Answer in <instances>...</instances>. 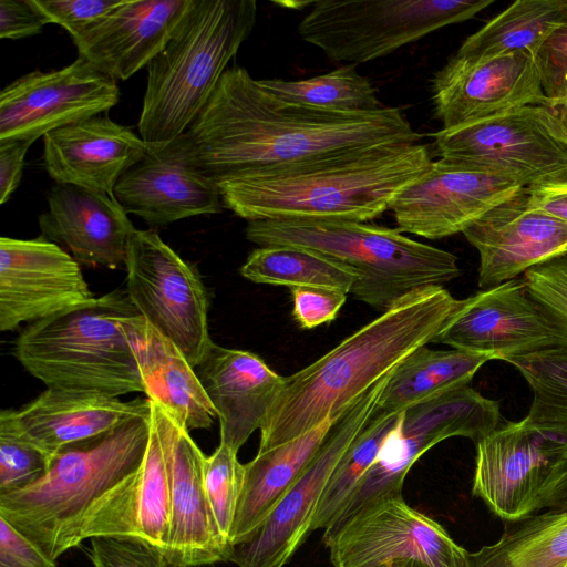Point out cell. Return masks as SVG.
Returning a JSON list of instances; mask_svg holds the SVG:
<instances>
[{"instance_id":"32","label":"cell","mask_w":567,"mask_h":567,"mask_svg":"<svg viewBox=\"0 0 567 567\" xmlns=\"http://www.w3.org/2000/svg\"><path fill=\"white\" fill-rule=\"evenodd\" d=\"M499 425V403L464 385L406 409L401 431L424 436L435 445L452 436L476 444Z\"/></svg>"},{"instance_id":"16","label":"cell","mask_w":567,"mask_h":567,"mask_svg":"<svg viewBox=\"0 0 567 567\" xmlns=\"http://www.w3.org/2000/svg\"><path fill=\"white\" fill-rule=\"evenodd\" d=\"M151 421L161 441L171 480V519L165 555L181 567L230 559L233 546L220 534L204 483L206 456L157 403L150 400Z\"/></svg>"},{"instance_id":"43","label":"cell","mask_w":567,"mask_h":567,"mask_svg":"<svg viewBox=\"0 0 567 567\" xmlns=\"http://www.w3.org/2000/svg\"><path fill=\"white\" fill-rule=\"evenodd\" d=\"M548 103L567 100V18L556 25L534 53Z\"/></svg>"},{"instance_id":"22","label":"cell","mask_w":567,"mask_h":567,"mask_svg":"<svg viewBox=\"0 0 567 567\" xmlns=\"http://www.w3.org/2000/svg\"><path fill=\"white\" fill-rule=\"evenodd\" d=\"M147 151L140 134L106 114L62 126L43 136V164L54 183L109 195H113L120 177Z\"/></svg>"},{"instance_id":"35","label":"cell","mask_w":567,"mask_h":567,"mask_svg":"<svg viewBox=\"0 0 567 567\" xmlns=\"http://www.w3.org/2000/svg\"><path fill=\"white\" fill-rule=\"evenodd\" d=\"M402 412L383 413L374 409L367 425L336 467L318 504L311 530L328 529L344 511L368 470L378 458L390 435L401 424Z\"/></svg>"},{"instance_id":"28","label":"cell","mask_w":567,"mask_h":567,"mask_svg":"<svg viewBox=\"0 0 567 567\" xmlns=\"http://www.w3.org/2000/svg\"><path fill=\"white\" fill-rule=\"evenodd\" d=\"M136 358L144 394L187 431L208 429L216 411L182 351L140 313L122 321Z\"/></svg>"},{"instance_id":"17","label":"cell","mask_w":567,"mask_h":567,"mask_svg":"<svg viewBox=\"0 0 567 567\" xmlns=\"http://www.w3.org/2000/svg\"><path fill=\"white\" fill-rule=\"evenodd\" d=\"M80 264L58 244L0 238V330L12 331L92 301Z\"/></svg>"},{"instance_id":"48","label":"cell","mask_w":567,"mask_h":567,"mask_svg":"<svg viewBox=\"0 0 567 567\" xmlns=\"http://www.w3.org/2000/svg\"><path fill=\"white\" fill-rule=\"evenodd\" d=\"M33 142L0 141V204H6L20 184L25 155Z\"/></svg>"},{"instance_id":"36","label":"cell","mask_w":567,"mask_h":567,"mask_svg":"<svg viewBox=\"0 0 567 567\" xmlns=\"http://www.w3.org/2000/svg\"><path fill=\"white\" fill-rule=\"evenodd\" d=\"M259 83L284 101L343 113H372L384 107L371 81L346 64L303 80L262 79Z\"/></svg>"},{"instance_id":"3","label":"cell","mask_w":567,"mask_h":567,"mask_svg":"<svg viewBox=\"0 0 567 567\" xmlns=\"http://www.w3.org/2000/svg\"><path fill=\"white\" fill-rule=\"evenodd\" d=\"M426 145H388L216 182L224 208L247 221L338 219L364 223L390 209L424 175Z\"/></svg>"},{"instance_id":"42","label":"cell","mask_w":567,"mask_h":567,"mask_svg":"<svg viewBox=\"0 0 567 567\" xmlns=\"http://www.w3.org/2000/svg\"><path fill=\"white\" fill-rule=\"evenodd\" d=\"M93 567H181L158 547L126 536H95L89 539Z\"/></svg>"},{"instance_id":"37","label":"cell","mask_w":567,"mask_h":567,"mask_svg":"<svg viewBox=\"0 0 567 567\" xmlns=\"http://www.w3.org/2000/svg\"><path fill=\"white\" fill-rule=\"evenodd\" d=\"M506 362L520 372L533 392L526 417L536 425L567 433V348L555 346Z\"/></svg>"},{"instance_id":"27","label":"cell","mask_w":567,"mask_h":567,"mask_svg":"<svg viewBox=\"0 0 567 567\" xmlns=\"http://www.w3.org/2000/svg\"><path fill=\"white\" fill-rule=\"evenodd\" d=\"M47 199L48 210L39 216L44 238L63 244L78 262L125 266L128 237L136 228L113 195L55 183Z\"/></svg>"},{"instance_id":"34","label":"cell","mask_w":567,"mask_h":567,"mask_svg":"<svg viewBox=\"0 0 567 567\" xmlns=\"http://www.w3.org/2000/svg\"><path fill=\"white\" fill-rule=\"evenodd\" d=\"M240 275L256 284L321 287L349 293L358 276L315 251L290 246L254 249L240 268Z\"/></svg>"},{"instance_id":"18","label":"cell","mask_w":567,"mask_h":567,"mask_svg":"<svg viewBox=\"0 0 567 567\" xmlns=\"http://www.w3.org/2000/svg\"><path fill=\"white\" fill-rule=\"evenodd\" d=\"M520 187L511 177L440 158L390 209L400 231L441 239L463 233Z\"/></svg>"},{"instance_id":"33","label":"cell","mask_w":567,"mask_h":567,"mask_svg":"<svg viewBox=\"0 0 567 567\" xmlns=\"http://www.w3.org/2000/svg\"><path fill=\"white\" fill-rule=\"evenodd\" d=\"M496 543L468 553L465 567H567V512L533 515Z\"/></svg>"},{"instance_id":"51","label":"cell","mask_w":567,"mask_h":567,"mask_svg":"<svg viewBox=\"0 0 567 567\" xmlns=\"http://www.w3.org/2000/svg\"><path fill=\"white\" fill-rule=\"evenodd\" d=\"M554 120L560 132L567 138V100L543 105Z\"/></svg>"},{"instance_id":"21","label":"cell","mask_w":567,"mask_h":567,"mask_svg":"<svg viewBox=\"0 0 567 567\" xmlns=\"http://www.w3.org/2000/svg\"><path fill=\"white\" fill-rule=\"evenodd\" d=\"M113 195L127 214L152 226L224 208L216 182L193 164L182 136L162 150H148L120 177Z\"/></svg>"},{"instance_id":"30","label":"cell","mask_w":567,"mask_h":567,"mask_svg":"<svg viewBox=\"0 0 567 567\" xmlns=\"http://www.w3.org/2000/svg\"><path fill=\"white\" fill-rule=\"evenodd\" d=\"M491 360L495 358L487 353L421 347L392 371L375 410L402 412L451 390L470 385L474 374Z\"/></svg>"},{"instance_id":"13","label":"cell","mask_w":567,"mask_h":567,"mask_svg":"<svg viewBox=\"0 0 567 567\" xmlns=\"http://www.w3.org/2000/svg\"><path fill=\"white\" fill-rule=\"evenodd\" d=\"M390 374L336 419L318 452L266 520L248 539L233 547L230 561L238 567H284L290 560L312 532V520L330 477L367 425Z\"/></svg>"},{"instance_id":"7","label":"cell","mask_w":567,"mask_h":567,"mask_svg":"<svg viewBox=\"0 0 567 567\" xmlns=\"http://www.w3.org/2000/svg\"><path fill=\"white\" fill-rule=\"evenodd\" d=\"M140 313L126 291L30 323L16 338L12 354L47 388L111 396L142 392L136 358L122 321Z\"/></svg>"},{"instance_id":"44","label":"cell","mask_w":567,"mask_h":567,"mask_svg":"<svg viewBox=\"0 0 567 567\" xmlns=\"http://www.w3.org/2000/svg\"><path fill=\"white\" fill-rule=\"evenodd\" d=\"M122 0H31L48 23L64 28L75 39L102 20Z\"/></svg>"},{"instance_id":"38","label":"cell","mask_w":567,"mask_h":567,"mask_svg":"<svg viewBox=\"0 0 567 567\" xmlns=\"http://www.w3.org/2000/svg\"><path fill=\"white\" fill-rule=\"evenodd\" d=\"M401 425L402 422L390 435L378 458L362 477L344 511L332 526L346 520L379 497L402 496L408 472L417 458L435 444L424 436L403 434Z\"/></svg>"},{"instance_id":"19","label":"cell","mask_w":567,"mask_h":567,"mask_svg":"<svg viewBox=\"0 0 567 567\" xmlns=\"http://www.w3.org/2000/svg\"><path fill=\"white\" fill-rule=\"evenodd\" d=\"M433 342L503 361L557 346L554 327L524 279L463 299Z\"/></svg>"},{"instance_id":"14","label":"cell","mask_w":567,"mask_h":567,"mask_svg":"<svg viewBox=\"0 0 567 567\" xmlns=\"http://www.w3.org/2000/svg\"><path fill=\"white\" fill-rule=\"evenodd\" d=\"M120 95L116 81L81 56L58 70H34L0 93V141L34 142L51 131L106 113Z\"/></svg>"},{"instance_id":"29","label":"cell","mask_w":567,"mask_h":567,"mask_svg":"<svg viewBox=\"0 0 567 567\" xmlns=\"http://www.w3.org/2000/svg\"><path fill=\"white\" fill-rule=\"evenodd\" d=\"M336 420L287 443L258 452L245 464V481L231 526V546L248 539L301 475Z\"/></svg>"},{"instance_id":"45","label":"cell","mask_w":567,"mask_h":567,"mask_svg":"<svg viewBox=\"0 0 567 567\" xmlns=\"http://www.w3.org/2000/svg\"><path fill=\"white\" fill-rule=\"evenodd\" d=\"M290 293L292 317L302 329H313L334 320L348 295L321 287L290 288Z\"/></svg>"},{"instance_id":"26","label":"cell","mask_w":567,"mask_h":567,"mask_svg":"<svg viewBox=\"0 0 567 567\" xmlns=\"http://www.w3.org/2000/svg\"><path fill=\"white\" fill-rule=\"evenodd\" d=\"M197 375L219 421L220 443L238 453L260 430L285 386V377L257 354L213 344Z\"/></svg>"},{"instance_id":"23","label":"cell","mask_w":567,"mask_h":567,"mask_svg":"<svg viewBox=\"0 0 567 567\" xmlns=\"http://www.w3.org/2000/svg\"><path fill=\"white\" fill-rule=\"evenodd\" d=\"M193 0H122L72 39L79 56L115 81H125L164 49Z\"/></svg>"},{"instance_id":"40","label":"cell","mask_w":567,"mask_h":567,"mask_svg":"<svg viewBox=\"0 0 567 567\" xmlns=\"http://www.w3.org/2000/svg\"><path fill=\"white\" fill-rule=\"evenodd\" d=\"M244 481L245 464L238 461L235 451L219 443L214 453L205 458L204 483L217 527L229 544Z\"/></svg>"},{"instance_id":"20","label":"cell","mask_w":567,"mask_h":567,"mask_svg":"<svg viewBox=\"0 0 567 567\" xmlns=\"http://www.w3.org/2000/svg\"><path fill=\"white\" fill-rule=\"evenodd\" d=\"M480 256L477 285L489 289L567 249V224L533 207L520 187L462 233Z\"/></svg>"},{"instance_id":"24","label":"cell","mask_w":567,"mask_h":567,"mask_svg":"<svg viewBox=\"0 0 567 567\" xmlns=\"http://www.w3.org/2000/svg\"><path fill=\"white\" fill-rule=\"evenodd\" d=\"M171 519V480L151 421L145 457L137 471L106 492L85 514L78 545L95 536L141 538L165 553Z\"/></svg>"},{"instance_id":"47","label":"cell","mask_w":567,"mask_h":567,"mask_svg":"<svg viewBox=\"0 0 567 567\" xmlns=\"http://www.w3.org/2000/svg\"><path fill=\"white\" fill-rule=\"evenodd\" d=\"M48 24L31 0L0 1V38L23 39L37 35Z\"/></svg>"},{"instance_id":"1","label":"cell","mask_w":567,"mask_h":567,"mask_svg":"<svg viewBox=\"0 0 567 567\" xmlns=\"http://www.w3.org/2000/svg\"><path fill=\"white\" fill-rule=\"evenodd\" d=\"M182 137L193 164L215 182L422 138L399 107L343 113L290 103L238 65L227 68Z\"/></svg>"},{"instance_id":"31","label":"cell","mask_w":567,"mask_h":567,"mask_svg":"<svg viewBox=\"0 0 567 567\" xmlns=\"http://www.w3.org/2000/svg\"><path fill=\"white\" fill-rule=\"evenodd\" d=\"M567 18V0H518L467 37L455 55L476 60L515 52L534 55Z\"/></svg>"},{"instance_id":"2","label":"cell","mask_w":567,"mask_h":567,"mask_svg":"<svg viewBox=\"0 0 567 567\" xmlns=\"http://www.w3.org/2000/svg\"><path fill=\"white\" fill-rule=\"evenodd\" d=\"M462 300L443 286L415 290L298 372L260 429L258 452L336 420L406 357L437 337Z\"/></svg>"},{"instance_id":"10","label":"cell","mask_w":567,"mask_h":567,"mask_svg":"<svg viewBox=\"0 0 567 567\" xmlns=\"http://www.w3.org/2000/svg\"><path fill=\"white\" fill-rule=\"evenodd\" d=\"M125 269L126 292L140 315L198 367L214 344L209 296L198 271L157 233L140 229L128 237Z\"/></svg>"},{"instance_id":"9","label":"cell","mask_w":567,"mask_h":567,"mask_svg":"<svg viewBox=\"0 0 567 567\" xmlns=\"http://www.w3.org/2000/svg\"><path fill=\"white\" fill-rule=\"evenodd\" d=\"M432 136L441 159L511 177L522 187L567 181V138L543 105Z\"/></svg>"},{"instance_id":"49","label":"cell","mask_w":567,"mask_h":567,"mask_svg":"<svg viewBox=\"0 0 567 567\" xmlns=\"http://www.w3.org/2000/svg\"><path fill=\"white\" fill-rule=\"evenodd\" d=\"M533 207L567 224V181L526 187Z\"/></svg>"},{"instance_id":"8","label":"cell","mask_w":567,"mask_h":567,"mask_svg":"<svg viewBox=\"0 0 567 567\" xmlns=\"http://www.w3.org/2000/svg\"><path fill=\"white\" fill-rule=\"evenodd\" d=\"M493 0H317L298 24L302 40L330 60L359 64L386 56L451 24L464 22Z\"/></svg>"},{"instance_id":"4","label":"cell","mask_w":567,"mask_h":567,"mask_svg":"<svg viewBox=\"0 0 567 567\" xmlns=\"http://www.w3.org/2000/svg\"><path fill=\"white\" fill-rule=\"evenodd\" d=\"M255 0H193L164 49L150 62L138 134L150 151L182 136L250 35Z\"/></svg>"},{"instance_id":"39","label":"cell","mask_w":567,"mask_h":567,"mask_svg":"<svg viewBox=\"0 0 567 567\" xmlns=\"http://www.w3.org/2000/svg\"><path fill=\"white\" fill-rule=\"evenodd\" d=\"M51 462L20 430L14 410L0 413V495L21 491L41 480Z\"/></svg>"},{"instance_id":"50","label":"cell","mask_w":567,"mask_h":567,"mask_svg":"<svg viewBox=\"0 0 567 567\" xmlns=\"http://www.w3.org/2000/svg\"><path fill=\"white\" fill-rule=\"evenodd\" d=\"M544 508L567 512V470L550 492Z\"/></svg>"},{"instance_id":"15","label":"cell","mask_w":567,"mask_h":567,"mask_svg":"<svg viewBox=\"0 0 567 567\" xmlns=\"http://www.w3.org/2000/svg\"><path fill=\"white\" fill-rule=\"evenodd\" d=\"M431 92L443 130L547 104L534 55L527 52L476 60L454 54L433 75Z\"/></svg>"},{"instance_id":"46","label":"cell","mask_w":567,"mask_h":567,"mask_svg":"<svg viewBox=\"0 0 567 567\" xmlns=\"http://www.w3.org/2000/svg\"><path fill=\"white\" fill-rule=\"evenodd\" d=\"M0 567H55V560L0 516Z\"/></svg>"},{"instance_id":"12","label":"cell","mask_w":567,"mask_h":567,"mask_svg":"<svg viewBox=\"0 0 567 567\" xmlns=\"http://www.w3.org/2000/svg\"><path fill=\"white\" fill-rule=\"evenodd\" d=\"M322 539L333 567H465L468 555L403 495L368 503Z\"/></svg>"},{"instance_id":"41","label":"cell","mask_w":567,"mask_h":567,"mask_svg":"<svg viewBox=\"0 0 567 567\" xmlns=\"http://www.w3.org/2000/svg\"><path fill=\"white\" fill-rule=\"evenodd\" d=\"M523 279L554 327L557 346L567 348V249L529 268Z\"/></svg>"},{"instance_id":"25","label":"cell","mask_w":567,"mask_h":567,"mask_svg":"<svg viewBox=\"0 0 567 567\" xmlns=\"http://www.w3.org/2000/svg\"><path fill=\"white\" fill-rule=\"evenodd\" d=\"M14 414L24 436L52 462L71 446L148 416L151 405L147 398L126 402L97 392L47 388Z\"/></svg>"},{"instance_id":"6","label":"cell","mask_w":567,"mask_h":567,"mask_svg":"<svg viewBox=\"0 0 567 567\" xmlns=\"http://www.w3.org/2000/svg\"><path fill=\"white\" fill-rule=\"evenodd\" d=\"M150 433L151 414L60 452L37 483L0 495V516L55 560L78 546L89 509L140 468Z\"/></svg>"},{"instance_id":"5","label":"cell","mask_w":567,"mask_h":567,"mask_svg":"<svg viewBox=\"0 0 567 567\" xmlns=\"http://www.w3.org/2000/svg\"><path fill=\"white\" fill-rule=\"evenodd\" d=\"M245 234L259 247H299L347 267L358 276L351 293L380 312L415 290L443 286L461 275L455 255L411 239L398 228L286 218L248 221Z\"/></svg>"},{"instance_id":"11","label":"cell","mask_w":567,"mask_h":567,"mask_svg":"<svg viewBox=\"0 0 567 567\" xmlns=\"http://www.w3.org/2000/svg\"><path fill=\"white\" fill-rule=\"evenodd\" d=\"M475 446L472 493L505 520L526 519L543 509L567 470V433L526 416L501 424Z\"/></svg>"}]
</instances>
